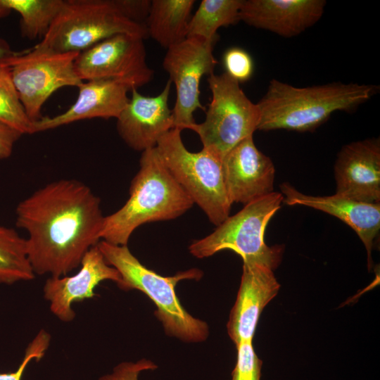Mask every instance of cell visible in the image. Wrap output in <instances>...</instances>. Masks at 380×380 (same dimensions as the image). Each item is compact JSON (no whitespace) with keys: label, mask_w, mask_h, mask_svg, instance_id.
Returning <instances> with one entry per match:
<instances>
[{"label":"cell","mask_w":380,"mask_h":380,"mask_svg":"<svg viewBox=\"0 0 380 380\" xmlns=\"http://www.w3.org/2000/svg\"><path fill=\"white\" fill-rule=\"evenodd\" d=\"M242 0H203L191 15L187 37H198L216 42L221 27L239 21Z\"/></svg>","instance_id":"21"},{"label":"cell","mask_w":380,"mask_h":380,"mask_svg":"<svg viewBox=\"0 0 380 380\" xmlns=\"http://www.w3.org/2000/svg\"><path fill=\"white\" fill-rule=\"evenodd\" d=\"M226 73L239 83L248 81L253 72V61L250 54L239 47L228 49L223 56Z\"/></svg>","instance_id":"26"},{"label":"cell","mask_w":380,"mask_h":380,"mask_svg":"<svg viewBox=\"0 0 380 380\" xmlns=\"http://www.w3.org/2000/svg\"><path fill=\"white\" fill-rule=\"evenodd\" d=\"M215 42L189 37L167 49L163 67L176 89V102L172 110L174 128L189 129L196 122L194 113L205 109L199 99V86L202 77L213 74L217 64L213 55Z\"/></svg>","instance_id":"11"},{"label":"cell","mask_w":380,"mask_h":380,"mask_svg":"<svg viewBox=\"0 0 380 380\" xmlns=\"http://www.w3.org/2000/svg\"><path fill=\"white\" fill-rule=\"evenodd\" d=\"M379 89L373 84L340 82L297 87L273 79L256 103L260 113L258 130L312 131L334 113L356 109Z\"/></svg>","instance_id":"2"},{"label":"cell","mask_w":380,"mask_h":380,"mask_svg":"<svg viewBox=\"0 0 380 380\" xmlns=\"http://www.w3.org/2000/svg\"><path fill=\"white\" fill-rule=\"evenodd\" d=\"M324 0H242L239 20L283 37H293L322 18Z\"/></svg>","instance_id":"17"},{"label":"cell","mask_w":380,"mask_h":380,"mask_svg":"<svg viewBox=\"0 0 380 380\" xmlns=\"http://www.w3.org/2000/svg\"><path fill=\"white\" fill-rule=\"evenodd\" d=\"M75 102L64 113L53 117L42 116L34 122V133L55 129L79 120L91 118H118L127 106L132 88L123 83L99 80L82 82Z\"/></svg>","instance_id":"18"},{"label":"cell","mask_w":380,"mask_h":380,"mask_svg":"<svg viewBox=\"0 0 380 380\" xmlns=\"http://www.w3.org/2000/svg\"><path fill=\"white\" fill-rule=\"evenodd\" d=\"M25 239L13 228L0 224V283L11 284L32 280Z\"/></svg>","instance_id":"22"},{"label":"cell","mask_w":380,"mask_h":380,"mask_svg":"<svg viewBox=\"0 0 380 380\" xmlns=\"http://www.w3.org/2000/svg\"><path fill=\"white\" fill-rule=\"evenodd\" d=\"M194 204L167 169L156 147L145 150L131 182L128 199L117 211L104 217L101 241L126 246L139 226L175 219Z\"/></svg>","instance_id":"3"},{"label":"cell","mask_w":380,"mask_h":380,"mask_svg":"<svg viewBox=\"0 0 380 380\" xmlns=\"http://www.w3.org/2000/svg\"><path fill=\"white\" fill-rule=\"evenodd\" d=\"M222 167L232 203L246 205L274 191V165L256 147L253 136L243 139L224 155Z\"/></svg>","instance_id":"12"},{"label":"cell","mask_w":380,"mask_h":380,"mask_svg":"<svg viewBox=\"0 0 380 380\" xmlns=\"http://www.w3.org/2000/svg\"><path fill=\"white\" fill-rule=\"evenodd\" d=\"M51 336L44 329L40 330L26 348L24 357L18 369L10 373H0V380H21L24 370L32 360H40L47 350Z\"/></svg>","instance_id":"27"},{"label":"cell","mask_w":380,"mask_h":380,"mask_svg":"<svg viewBox=\"0 0 380 380\" xmlns=\"http://www.w3.org/2000/svg\"><path fill=\"white\" fill-rule=\"evenodd\" d=\"M172 82H166L156 96H143L134 88L125 109L117 118V130L125 144L137 151L156 147L159 139L174 128L168 100Z\"/></svg>","instance_id":"14"},{"label":"cell","mask_w":380,"mask_h":380,"mask_svg":"<svg viewBox=\"0 0 380 380\" xmlns=\"http://www.w3.org/2000/svg\"><path fill=\"white\" fill-rule=\"evenodd\" d=\"M284 203L304 205L334 216L350 227L365 245L368 263H372V250L380 229V203L360 202L335 194L314 196L298 191L289 183L280 185Z\"/></svg>","instance_id":"19"},{"label":"cell","mask_w":380,"mask_h":380,"mask_svg":"<svg viewBox=\"0 0 380 380\" xmlns=\"http://www.w3.org/2000/svg\"><path fill=\"white\" fill-rule=\"evenodd\" d=\"M181 131L172 128L158 140L156 149L172 176L206 215L211 223L220 224L229 216L231 202L224 178L223 157L203 148L189 151Z\"/></svg>","instance_id":"5"},{"label":"cell","mask_w":380,"mask_h":380,"mask_svg":"<svg viewBox=\"0 0 380 380\" xmlns=\"http://www.w3.org/2000/svg\"><path fill=\"white\" fill-rule=\"evenodd\" d=\"M336 194L354 201L380 203V139L344 145L334 165Z\"/></svg>","instance_id":"13"},{"label":"cell","mask_w":380,"mask_h":380,"mask_svg":"<svg viewBox=\"0 0 380 380\" xmlns=\"http://www.w3.org/2000/svg\"><path fill=\"white\" fill-rule=\"evenodd\" d=\"M97 246L106 262L119 272L120 280L117 284L121 289L139 290L153 302L157 308L155 315L168 335L191 343L201 342L208 338L207 323L187 312L175 293V286L179 281L200 279L201 270L191 269L174 276L163 277L143 265L127 245L100 241Z\"/></svg>","instance_id":"4"},{"label":"cell","mask_w":380,"mask_h":380,"mask_svg":"<svg viewBox=\"0 0 380 380\" xmlns=\"http://www.w3.org/2000/svg\"><path fill=\"white\" fill-rule=\"evenodd\" d=\"M16 226L27 233V254L35 274L62 277L77 268L101 241V200L74 179L46 184L22 200Z\"/></svg>","instance_id":"1"},{"label":"cell","mask_w":380,"mask_h":380,"mask_svg":"<svg viewBox=\"0 0 380 380\" xmlns=\"http://www.w3.org/2000/svg\"><path fill=\"white\" fill-rule=\"evenodd\" d=\"M78 54L35 45L24 53H12L0 60L8 68L20 101L33 122L42 117V108L54 91L65 87H77L82 82L74 65Z\"/></svg>","instance_id":"9"},{"label":"cell","mask_w":380,"mask_h":380,"mask_svg":"<svg viewBox=\"0 0 380 380\" xmlns=\"http://www.w3.org/2000/svg\"><path fill=\"white\" fill-rule=\"evenodd\" d=\"M80 266L74 275L50 277L43 288L51 312L62 322L74 319L75 312L72 305L94 298V289L101 282L110 280L118 284L120 280L119 272L106 262L97 245L87 251Z\"/></svg>","instance_id":"15"},{"label":"cell","mask_w":380,"mask_h":380,"mask_svg":"<svg viewBox=\"0 0 380 380\" xmlns=\"http://www.w3.org/2000/svg\"><path fill=\"white\" fill-rule=\"evenodd\" d=\"M283 201L282 194L273 191L246 204L211 234L192 242L189 247L190 253L197 258H204L229 249L239 254L243 262H258L274 271L281 262L284 247L267 245L265 233Z\"/></svg>","instance_id":"6"},{"label":"cell","mask_w":380,"mask_h":380,"mask_svg":"<svg viewBox=\"0 0 380 380\" xmlns=\"http://www.w3.org/2000/svg\"><path fill=\"white\" fill-rule=\"evenodd\" d=\"M212 97L205 120L194 123L189 129L200 137L203 148L224 157L243 139L253 136L260 120V113L240 87L239 83L226 72L208 77Z\"/></svg>","instance_id":"8"},{"label":"cell","mask_w":380,"mask_h":380,"mask_svg":"<svg viewBox=\"0 0 380 380\" xmlns=\"http://www.w3.org/2000/svg\"><path fill=\"white\" fill-rule=\"evenodd\" d=\"M236 348V362L231 380H260L262 361L255 352L252 341L241 342Z\"/></svg>","instance_id":"25"},{"label":"cell","mask_w":380,"mask_h":380,"mask_svg":"<svg viewBox=\"0 0 380 380\" xmlns=\"http://www.w3.org/2000/svg\"><path fill=\"white\" fill-rule=\"evenodd\" d=\"M124 14L132 21L145 25L151 6L150 0H117Z\"/></svg>","instance_id":"29"},{"label":"cell","mask_w":380,"mask_h":380,"mask_svg":"<svg viewBox=\"0 0 380 380\" xmlns=\"http://www.w3.org/2000/svg\"><path fill=\"white\" fill-rule=\"evenodd\" d=\"M11 10L6 7L0 1V18L9 15ZM11 52L7 47L0 44V60L11 54Z\"/></svg>","instance_id":"31"},{"label":"cell","mask_w":380,"mask_h":380,"mask_svg":"<svg viewBox=\"0 0 380 380\" xmlns=\"http://www.w3.org/2000/svg\"><path fill=\"white\" fill-rule=\"evenodd\" d=\"M156 368V365L146 359L135 362H123L116 365L110 374L99 377L98 380H139L141 372Z\"/></svg>","instance_id":"28"},{"label":"cell","mask_w":380,"mask_h":380,"mask_svg":"<svg viewBox=\"0 0 380 380\" xmlns=\"http://www.w3.org/2000/svg\"><path fill=\"white\" fill-rule=\"evenodd\" d=\"M120 34L143 39L148 36L146 25L128 18L117 0H65L49 30L36 46L80 53Z\"/></svg>","instance_id":"7"},{"label":"cell","mask_w":380,"mask_h":380,"mask_svg":"<svg viewBox=\"0 0 380 380\" xmlns=\"http://www.w3.org/2000/svg\"><path fill=\"white\" fill-rule=\"evenodd\" d=\"M22 135L17 129L0 121V159L11 156L15 144Z\"/></svg>","instance_id":"30"},{"label":"cell","mask_w":380,"mask_h":380,"mask_svg":"<svg viewBox=\"0 0 380 380\" xmlns=\"http://www.w3.org/2000/svg\"><path fill=\"white\" fill-rule=\"evenodd\" d=\"M142 37L120 34L103 39L79 53L75 69L83 82L117 81L132 89L150 82L154 75L146 61Z\"/></svg>","instance_id":"10"},{"label":"cell","mask_w":380,"mask_h":380,"mask_svg":"<svg viewBox=\"0 0 380 380\" xmlns=\"http://www.w3.org/2000/svg\"><path fill=\"white\" fill-rule=\"evenodd\" d=\"M279 289L280 284L270 267L255 262H243L239 289L227 324L235 346L252 341L263 309Z\"/></svg>","instance_id":"16"},{"label":"cell","mask_w":380,"mask_h":380,"mask_svg":"<svg viewBox=\"0 0 380 380\" xmlns=\"http://www.w3.org/2000/svg\"><path fill=\"white\" fill-rule=\"evenodd\" d=\"M0 121L22 134H34V122L27 117L15 88L8 68L0 63Z\"/></svg>","instance_id":"24"},{"label":"cell","mask_w":380,"mask_h":380,"mask_svg":"<svg viewBox=\"0 0 380 380\" xmlns=\"http://www.w3.org/2000/svg\"><path fill=\"white\" fill-rule=\"evenodd\" d=\"M194 0H152L145 23L148 35L165 49L187 37Z\"/></svg>","instance_id":"20"},{"label":"cell","mask_w":380,"mask_h":380,"mask_svg":"<svg viewBox=\"0 0 380 380\" xmlns=\"http://www.w3.org/2000/svg\"><path fill=\"white\" fill-rule=\"evenodd\" d=\"M21 16V32L29 39L43 38L61 11L65 0H0Z\"/></svg>","instance_id":"23"}]
</instances>
